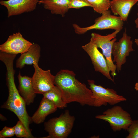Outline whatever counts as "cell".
Returning a JSON list of instances; mask_svg holds the SVG:
<instances>
[{
  "instance_id": "obj_1",
  "label": "cell",
  "mask_w": 138,
  "mask_h": 138,
  "mask_svg": "<svg viewBox=\"0 0 138 138\" xmlns=\"http://www.w3.org/2000/svg\"><path fill=\"white\" fill-rule=\"evenodd\" d=\"M73 71L61 69L55 76L54 84L61 91L64 103L76 102L82 106H93L94 100L90 89L76 79Z\"/></svg>"
},
{
  "instance_id": "obj_2",
  "label": "cell",
  "mask_w": 138,
  "mask_h": 138,
  "mask_svg": "<svg viewBox=\"0 0 138 138\" xmlns=\"http://www.w3.org/2000/svg\"><path fill=\"white\" fill-rule=\"evenodd\" d=\"M13 63L12 61L8 60L4 63L6 68V84L9 94L7 100L1 106V108L9 110L15 114L27 131L32 134L29 128L32 121L31 117L27 112L26 104L15 85L14 77L15 71L13 68Z\"/></svg>"
},
{
  "instance_id": "obj_3",
  "label": "cell",
  "mask_w": 138,
  "mask_h": 138,
  "mask_svg": "<svg viewBox=\"0 0 138 138\" xmlns=\"http://www.w3.org/2000/svg\"><path fill=\"white\" fill-rule=\"evenodd\" d=\"M75 118L69 110H66L59 117L50 119L44 124L45 130L48 135L45 138H66L71 133Z\"/></svg>"
},
{
  "instance_id": "obj_4",
  "label": "cell",
  "mask_w": 138,
  "mask_h": 138,
  "mask_svg": "<svg viewBox=\"0 0 138 138\" xmlns=\"http://www.w3.org/2000/svg\"><path fill=\"white\" fill-rule=\"evenodd\" d=\"M124 22L119 16L111 15V11L108 10L103 12L101 16L96 19L94 23L91 25L82 27L74 24L73 26L75 33L81 35L89 30L94 29L103 30L111 29L120 31L123 28Z\"/></svg>"
},
{
  "instance_id": "obj_5",
  "label": "cell",
  "mask_w": 138,
  "mask_h": 138,
  "mask_svg": "<svg viewBox=\"0 0 138 138\" xmlns=\"http://www.w3.org/2000/svg\"><path fill=\"white\" fill-rule=\"evenodd\" d=\"M95 117L108 122L114 132L122 129L127 130L133 121L130 114L119 106L108 109L102 114L96 115Z\"/></svg>"
},
{
  "instance_id": "obj_6",
  "label": "cell",
  "mask_w": 138,
  "mask_h": 138,
  "mask_svg": "<svg viewBox=\"0 0 138 138\" xmlns=\"http://www.w3.org/2000/svg\"><path fill=\"white\" fill-rule=\"evenodd\" d=\"M87 81L92 92V97L94 100V106H106L108 103L114 105L127 100L122 96L118 94L113 89L106 88L100 85H96L93 80L88 79Z\"/></svg>"
},
{
  "instance_id": "obj_7",
  "label": "cell",
  "mask_w": 138,
  "mask_h": 138,
  "mask_svg": "<svg viewBox=\"0 0 138 138\" xmlns=\"http://www.w3.org/2000/svg\"><path fill=\"white\" fill-rule=\"evenodd\" d=\"M120 30H117L111 34L102 35L95 33L91 34V39L98 48L102 50V54L105 57L111 74L113 77L116 75V66L114 63L112 58L113 44L117 39L115 38Z\"/></svg>"
},
{
  "instance_id": "obj_8",
  "label": "cell",
  "mask_w": 138,
  "mask_h": 138,
  "mask_svg": "<svg viewBox=\"0 0 138 138\" xmlns=\"http://www.w3.org/2000/svg\"><path fill=\"white\" fill-rule=\"evenodd\" d=\"M131 38L127 35L125 29L119 41L115 42L113 44L112 52L113 56V61L116 63L118 72L121 70L122 66L126 62V58L130 52L134 51L132 48L133 42Z\"/></svg>"
},
{
  "instance_id": "obj_9",
  "label": "cell",
  "mask_w": 138,
  "mask_h": 138,
  "mask_svg": "<svg viewBox=\"0 0 138 138\" xmlns=\"http://www.w3.org/2000/svg\"><path fill=\"white\" fill-rule=\"evenodd\" d=\"M82 48L90 57L95 71L102 73L108 79L114 83L110 74V71L103 54L99 50L96 44L91 38L90 41L83 45Z\"/></svg>"
},
{
  "instance_id": "obj_10",
  "label": "cell",
  "mask_w": 138,
  "mask_h": 138,
  "mask_svg": "<svg viewBox=\"0 0 138 138\" xmlns=\"http://www.w3.org/2000/svg\"><path fill=\"white\" fill-rule=\"evenodd\" d=\"M34 72L32 77L34 89L36 94H43L55 86V76L50 70H43L38 64L33 65Z\"/></svg>"
},
{
  "instance_id": "obj_11",
  "label": "cell",
  "mask_w": 138,
  "mask_h": 138,
  "mask_svg": "<svg viewBox=\"0 0 138 138\" xmlns=\"http://www.w3.org/2000/svg\"><path fill=\"white\" fill-rule=\"evenodd\" d=\"M33 43L25 39L19 32L9 36L0 45V52L16 54L27 51Z\"/></svg>"
},
{
  "instance_id": "obj_12",
  "label": "cell",
  "mask_w": 138,
  "mask_h": 138,
  "mask_svg": "<svg viewBox=\"0 0 138 138\" xmlns=\"http://www.w3.org/2000/svg\"><path fill=\"white\" fill-rule=\"evenodd\" d=\"M39 0H1L0 4L5 7L7 10L8 17L19 15L30 12L36 9Z\"/></svg>"
},
{
  "instance_id": "obj_13",
  "label": "cell",
  "mask_w": 138,
  "mask_h": 138,
  "mask_svg": "<svg viewBox=\"0 0 138 138\" xmlns=\"http://www.w3.org/2000/svg\"><path fill=\"white\" fill-rule=\"evenodd\" d=\"M17 77L19 82V92L26 105H29L34 102L36 94L33 86L32 78L21 75L20 72Z\"/></svg>"
},
{
  "instance_id": "obj_14",
  "label": "cell",
  "mask_w": 138,
  "mask_h": 138,
  "mask_svg": "<svg viewBox=\"0 0 138 138\" xmlns=\"http://www.w3.org/2000/svg\"><path fill=\"white\" fill-rule=\"evenodd\" d=\"M41 48L36 43H33L28 50L21 54L16 60V67L21 69L26 65L38 64L40 57Z\"/></svg>"
},
{
  "instance_id": "obj_15",
  "label": "cell",
  "mask_w": 138,
  "mask_h": 138,
  "mask_svg": "<svg viewBox=\"0 0 138 138\" xmlns=\"http://www.w3.org/2000/svg\"><path fill=\"white\" fill-rule=\"evenodd\" d=\"M138 2V0H112L110 7L114 15H118L124 21H126L131 8Z\"/></svg>"
},
{
  "instance_id": "obj_16",
  "label": "cell",
  "mask_w": 138,
  "mask_h": 138,
  "mask_svg": "<svg viewBox=\"0 0 138 138\" xmlns=\"http://www.w3.org/2000/svg\"><path fill=\"white\" fill-rule=\"evenodd\" d=\"M57 108L51 101L43 97L38 109L31 117L32 121L36 124L43 122L47 116L55 112Z\"/></svg>"
},
{
  "instance_id": "obj_17",
  "label": "cell",
  "mask_w": 138,
  "mask_h": 138,
  "mask_svg": "<svg viewBox=\"0 0 138 138\" xmlns=\"http://www.w3.org/2000/svg\"><path fill=\"white\" fill-rule=\"evenodd\" d=\"M42 4L46 9L52 14H59L64 17L69 9V0H40L38 3Z\"/></svg>"
},
{
  "instance_id": "obj_18",
  "label": "cell",
  "mask_w": 138,
  "mask_h": 138,
  "mask_svg": "<svg viewBox=\"0 0 138 138\" xmlns=\"http://www.w3.org/2000/svg\"><path fill=\"white\" fill-rule=\"evenodd\" d=\"M43 95V98L51 101L57 108L63 109L67 107L63 101L61 91L56 85Z\"/></svg>"
},
{
  "instance_id": "obj_19",
  "label": "cell",
  "mask_w": 138,
  "mask_h": 138,
  "mask_svg": "<svg viewBox=\"0 0 138 138\" xmlns=\"http://www.w3.org/2000/svg\"><path fill=\"white\" fill-rule=\"evenodd\" d=\"M92 5L94 10L102 14L108 10L110 7L111 0H87Z\"/></svg>"
},
{
  "instance_id": "obj_20",
  "label": "cell",
  "mask_w": 138,
  "mask_h": 138,
  "mask_svg": "<svg viewBox=\"0 0 138 138\" xmlns=\"http://www.w3.org/2000/svg\"><path fill=\"white\" fill-rule=\"evenodd\" d=\"M15 135L18 138H32L33 137L27 130L21 122L19 120L14 126Z\"/></svg>"
},
{
  "instance_id": "obj_21",
  "label": "cell",
  "mask_w": 138,
  "mask_h": 138,
  "mask_svg": "<svg viewBox=\"0 0 138 138\" xmlns=\"http://www.w3.org/2000/svg\"><path fill=\"white\" fill-rule=\"evenodd\" d=\"M127 130L129 134L126 138H138V120L133 121Z\"/></svg>"
},
{
  "instance_id": "obj_22",
  "label": "cell",
  "mask_w": 138,
  "mask_h": 138,
  "mask_svg": "<svg viewBox=\"0 0 138 138\" xmlns=\"http://www.w3.org/2000/svg\"><path fill=\"white\" fill-rule=\"evenodd\" d=\"M69 8L78 9L82 7L89 6L92 7V5L87 0H69Z\"/></svg>"
},
{
  "instance_id": "obj_23",
  "label": "cell",
  "mask_w": 138,
  "mask_h": 138,
  "mask_svg": "<svg viewBox=\"0 0 138 138\" xmlns=\"http://www.w3.org/2000/svg\"><path fill=\"white\" fill-rule=\"evenodd\" d=\"M15 135L14 126H5L0 132V138H5L13 136Z\"/></svg>"
},
{
  "instance_id": "obj_24",
  "label": "cell",
  "mask_w": 138,
  "mask_h": 138,
  "mask_svg": "<svg viewBox=\"0 0 138 138\" xmlns=\"http://www.w3.org/2000/svg\"><path fill=\"white\" fill-rule=\"evenodd\" d=\"M137 5L138 6V3L137 4ZM137 19L135 20V23L136 24V28H138V13H137Z\"/></svg>"
},
{
  "instance_id": "obj_25",
  "label": "cell",
  "mask_w": 138,
  "mask_h": 138,
  "mask_svg": "<svg viewBox=\"0 0 138 138\" xmlns=\"http://www.w3.org/2000/svg\"><path fill=\"white\" fill-rule=\"evenodd\" d=\"M0 119L2 121H5L6 120V118L2 114H0Z\"/></svg>"
},
{
  "instance_id": "obj_26",
  "label": "cell",
  "mask_w": 138,
  "mask_h": 138,
  "mask_svg": "<svg viewBox=\"0 0 138 138\" xmlns=\"http://www.w3.org/2000/svg\"><path fill=\"white\" fill-rule=\"evenodd\" d=\"M134 88L136 91H138V82L135 84Z\"/></svg>"
},
{
  "instance_id": "obj_27",
  "label": "cell",
  "mask_w": 138,
  "mask_h": 138,
  "mask_svg": "<svg viewBox=\"0 0 138 138\" xmlns=\"http://www.w3.org/2000/svg\"><path fill=\"white\" fill-rule=\"evenodd\" d=\"M134 42L138 46V39H135Z\"/></svg>"
}]
</instances>
